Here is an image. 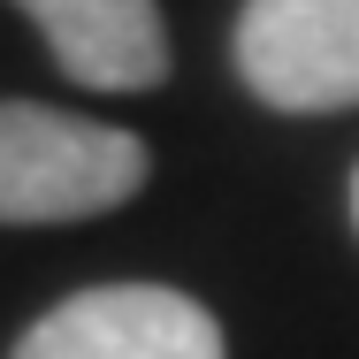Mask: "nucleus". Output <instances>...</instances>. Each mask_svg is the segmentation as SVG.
Wrapping results in <instances>:
<instances>
[{
    "label": "nucleus",
    "instance_id": "nucleus-4",
    "mask_svg": "<svg viewBox=\"0 0 359 359\" xmlns=\"http://www.w3.org/2000/svg\"><path fill=\"white\" fill-rule=\"evenodd\" d=\"M54 62L92 92H153L168 76V23L153 0H15Z\"/></svg>",
    "mask_w": 359,
    "mask_h": 359
},
{
    "label": "nucleus",
    "instance_id": "nucleus-2",
    "mask_svg": "<svg viewBox=\"0 0 359 359\" xmlns=\"http://www.w3.org/2000/svg\"><path fill=\"white\" fill-rule=\"evenodd\" d=\"M229 62L276 115H344L359 107V0H245Z\"/></svg>",
    "mask_w": 359,
    "mask_h": 359
},
{
    "label": "nucleus",
    "instance_id": "nucleus-3",
    "mask_svg": "<svg viewBox=\"0 0 359 359\" xmlns=\"http://www.w3.org/2000/svg\"><path fill=\"white\" fill-rule=\"evenodd\" d=\"M8 359H229L222 321L168 283H100L39 313Z\"/></svg>",
    "mask_w": 359,
    "mask_h": 359
},
{
    "label": "nucleus",
    "instance_id": "nucleus-1",
    "mask_svg": "<svg viewBox=\"0 0 359 359\" xmlns=\"http://www.w3.org/2000/svg\"><path fill=\"white\" fill-rule=\"evenodd\" d=\"M145 176H153L145 138L69 107L0 100V222L39 229V222L115 215L145 191Z\"/></svg>",
    "mask_w": 359,
    "mask_h": 359
},
{
    "label": "nucleus",
    "instance_id": "nucleus-5",
    "mask_svg": "<svg viewBox=\"0 0 359 359\" xmlns=\"http://www.w3.org/2000/svg\"><path fill=\"white\" fill-rule=\"evenodd\" d=\"M352 222H359V168H352Z\"/></svg>",
    "mask_w": 359,
    "mask_h": 359
}]
</instances>
